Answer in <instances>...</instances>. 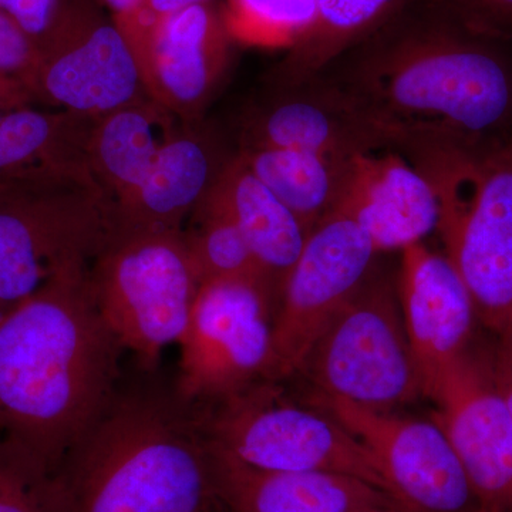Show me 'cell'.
Returning a JSON list of instances; mask_svg holds the SVG:
<instances>
[{"instance_id": "484cf974", "label": "cell", "mask_w": 512, "mask_h": 512, "mask_svg": "<svg viewBox=\"0 0 512 512\" xmlns=\"http://www.w3.org/2000/svg\"><path fill=\"white\" fill-rule=\"evenodd\" d=\"M316 13V0H227L222 6L234 42L271 49H291L312 28Z\"/></svg>"}, {"instance_id": "5b68a950", "label": "cell", "mask_w": 512, "mask_h": 512, "mask_svg": "<svg viewBox=\"0 0 512 512\" xmlns=\"http://www.w3.org/2000/svg\"><path fill=\"white\" fill-rule=\"evenodd\" d=\"M117 234L114 201L73 178L0 183V305L92 269Z\"/></svg>"}, {"instance_id": "1f68e13d", "label": "cell", "mask_w": 512, "mask_h": 512, "mask_svg": "<svg viewBox=\"0 0 512 512\" xmlns=\"http://www.w3.org/2000/svg\"><path fill=\"white\" fill-rule=\"evenodd\" d=\"M205 2H211V0H143L141 5L126 18L113 20L114 22H124V20L150 22V20L164 18V16L173 15L180 10Z\"/></svg>"}, {"instance_id": "f1b7e54d", "label": "cell", "mask_w": 512, "mask_h": 512, "mask_svg": "<svg viewBox=\"0 0 512 512\" xmlns=\"http://www.w3.org/2000/svg\"><path fill=\"white\" fill-rule=\"evenodd\" d=\"M69 5V0H0V13L39 46L59 25Z\"/></svg>"}, {"instance_id": "52a82bcc", "label": "cell", "mask_w": 512, "mask_h": 512, "mask_svg": "<svg viewBox=\"0 0 512 512\" xmlns=\"http://www.w3.org/2000/svg\"><path fill=\"white\" fill-rule=\"evenodd\" d=\"M97 311L138 367L156 370L187 328L201 286L183 229L117 232L89 274Z\"/></svg>"}, {"instance_id": "6da1fadb", "label": "cell", "mask_w": 512, "mask_h": 512, "mask_svg": "<svg viewBox=\"0 0 512 512\" xmlns=\"http://www.w3.org/2000/svg\"><path fill=\"white\" fill-rule=\"evenodd\" d=\"M315 77L403 156L512 144V37L478 28L447 0H407Z\"/></svg>"}, {"instance_id": "e575fe53", "label": "cell", "mask_w": 512, "mask_h": 512, "mask_svg": "<svg viewBox=\"0 0 512 512\" xmlns=\"http://www.w3.org/2000/svg\"><path fill=\"white\" fill-rule=\"evenodd\" d=\"M5 312H6V309H5V308H3V306H2V305H0V318H2L3 313H5Z\"/></svg>"}, {"instance_id": "f546056e", "label": "cell", "mask_w": 512, "mask_h": 512, "mask_svg": "<svg viewBox=\"0 0 512 512\" xmlns=\"http://www.w3.org/2000/svg\"><path fill=\"white\" fill-rule=\"evenodd\" d=\"M478 28L512 37V0H447Z\"/></svg>"}, {"instance_id": "603a6c76", "label": "cell", "mask_w": 512, "mask_h": 512, "mask_svg": "<svg viewBox=\"0 0 512 512\" xmlns=\"http://www.w3.org/2000/svg\"><path fill=\"white\" fill-rule=\"evenodd\" d=\"M238 156L306 231L311 232L335 211L349 160L279 148L238 150Z\"/></svg>"}, {"instance_id": "d4e9b609", "label": "cell", "mask_w": 512, "mask_h": 512, "mask_svg": "<svg viewBox=\"0 0 512 512\" xmlns=\"http://www.w3.org/2000/svg\"><path fill=\"white\" fill-rule=\"evenodd\" d=\"M187 222L183 237L201 284L210 279L249 278L271 289L241 229L222 208L204 198Z\"/></svg>"}, {"instance_id": "cb8c5ba5", "label": "cell", "mask_w": 512, "mask_h": 512, "mask_svg": "<svg viewBox=\"0 0 512 512\" xmlns=\"http://www.w3.org/2000/svg\"><path fill=\"white\" fill-rule=\"evenodd\" d=\"M407 0H316V20L288 49L269 79L298 83L322 72L342 53L392 18Z\"/></svg>"}, {"instance_id": "4dcf8cb0", "label": "cell", "mask_w": 512, "mask_h": 512, "mask_svg": "<svg viewBox=\"0 0 512 512\" xmlns=\"http://www.w3.org/2000/svg\"><path fill=\"white\" fill-rule=\"evenodd\" d=\"M487 362L512 420V339H495Z\"/></svg>"}, {"instance_id": "9a60e30c", "label": "cell", "mask_w": 512, "mask_h": 512, "mask_svg": "<svg viewBox=\"0 0 512 512\" xmlns=\"http://www.w3.org/2000/svg\"><path fill=\"white\" fill-rule=\"evenodd\" d=\"M268 84L244 114L239 150L279 148L338 161L392 150L356 107L320 77L298 83L268 79Z\"/></svg>"}, {"instance_id": "9c48e42d", "label": "cell", "mask_w": 512, "mask_h": 512, "mask_svg": "<svg viewBox=\"0 0 512 512\" xmlns=\"http://www.w3.org/2000/svg\"><path fill=\"white\" fill-rule=\"evenodd\" d=\"M276 301L262 281L202 282L178 340L175 392L190 404L221 399L268 379Z\"/></svg>"}, {"instance_id": "2e32d148", "label": "cell", "mask_w": 512, "mask_h": 512, "mask_svg": "<svg viewBox=\"0 0 512 512\" xmlns=\"http://www.w3.org/2000/svg\"><path fill=\"white\" fill-rule=\"evenodd\" d=\"M397 293L424 397L470 349L477 315L463 279L446 254L423 242L402 251Z\"/></svg>"}, {"instance_id": "8fae6325", "label": "cell", "mask_w": 512, "mask_h": 512, "mask_svg": "<svg viewBox=\"0 0 512 512\" xmlns=\"http://www.w3.org/2000/svg\"><path fill=\"white\" fill-rule=\"evenodd\" d=\"M37 47L33 100L97 120L150 99L126 36L113 18L87 3L70 2L59 25Z\"/></svg>"}, {"instance_id": "277c9868", "label": "cell", "mask_w": 512, "mask_h": 512, "mask_svg": "<svg viewBox=\"0 0 512 512\" xmlns=\"http://www.w3.org/2000/svg\"><path fill=\"white\" fill-rule=\"evenodd\" d=\"M440 204L437 231L477 319L512 339V144L485 154L433 150L407 157Z\"/></svg>"}, {"instance_id": "7a4b0ae2", "label": "cell", "mask_w": 512, "mask_h": 512, "mask_svg": "<svg viewBox=\"0 0 512 512\" xmlns=\"http://www.w3.org/2000/svg\"><path fill=\"white\" fill-rule=\"evenodd\" d=\"M89 274L53 279L0 318V439L53 473L124 376Z\"/></svg>"}, {"instance_id": "4316f807", "label": "cell", "mask_w": 512, "mask_h": 512, "mask_svg": "<svg viewBox=\"0 0 512 512\" xmlns=\"http://www.w3.org/2000/svg\"><path fill=\"white\" fill-rule=\"evenodd\" d=\"M0 512H63L53 471L22 447L3 439Z\"/></svg>"}, {"instance_id": "44dd1931", "label": "cell", "mask_w": 512, "mask_h": 512, "mask_svg": "<svg viewBox=\"0 0 512 512\" xmlns=\"http://www.w3.org/2000/svg\"><path fill=\"white\" fill-rule=\"evenodd\" d=\"M207 200L241 229L278 306L286 279L302 254L309 232L238 156L232 157Z\"/></svg>"}, {"instance_id": "ac0fdd59", "label": "cell", "mask_w": 512, "mask_h": 512, "mask_svg": "<svg viewBox=\"0 0 512 512\" xmlns=\"http://www.w3.org/2000/svg\"><path fill=\"white\" fill-rule=\"evenodd\" d=\"M232 157L200 120L181 121L143 183L114 204L117 232L181 231Z\"/></svg>"}, {"instance_id": "7402d4cb", "label": "cell", "mask_w": 512, "mask_h": 512, "mask_svg": "<svg viewBox=\"0 0 512 512\" xmlns=\"http://www.w3.org/2000/svg\"><path fill=\"white\" fill-rule=\"evenodd\" d=\"M181 121L151 99L94 121L87 161L94 181L114 204L143 183Z\"/></svg>"}, {"instance_id": "83f0119b", "label": "cell", "mask_w": 512, "mask_h": 512, "mask_svg": "<svg viewBox=\"0 0 512 512\" xmlns=\"http://www.w3.org/2000/svg\"><path fill=\"white\" fill-rule=\"evenodd\" d=\"M39 47L12 20L0 13V106L15 109L33 100L30 80Z\"/></svg>"}, {"instance_id": "5bb4252c", "label": "cell", "mask_w": 512, "mask_h": 512, "mask_svg": "<svg viewBox=\"0 0 512 512\" xmlns=\"http://www.w3.org/2000/svg\"><path fill=\"white\" fill-rule=\"evenodd\" d=\"M431 419L456 451L483 512H512V420L487 356L468 349L440 377Z\"/></svg>"}, {"instance_id": "4fadbf2b", "label": "cell", "mask_w": 512, "mask_h": 512, "mask_svg": "<svg viewBox=\"0 0 512 512\" xmlns=\"http://www.w3.org/2000/svg\"><path fill=\"white\" fill-rule=\"evenodd\" d=\"M116 23L147 96L177 119L200 120L227 73L234 43L221 6L211 0L150 22Z\"/></svg>"}, {"instance_id": "ffe728a7", "label": "cell", "mask_w": 512, "mask_h": 512, "mask_svg": "<svg viewBox=\"0 0 512 512\" xmlns=\"http://www.w3.org/2000/svg\"><path fill=\"white\" fill-rule=\"evenodd\" d=\"M94 121L63 110L0 106V183L73 178L99 185L87 161Z\"/></svg>"}, {"instance_id": "d6986e66", "label": "cell", "mask_w": 512, "mask_h": 512, "mask_svg": "<svg viewBox=\"0 0 512 512\" xmlns=\"http://www.w3.org/2000/svg\"><path fill=\"white\" fill-rule=\"evenodd\" d=\"M211 461L225 512H373L403 507L382 488L348 474L261 470L214 448Z\"/></svg>"}, {"instance_id": "ba28073f", "label": "cell", "mask_w": 512, "mask_h": 512, "mask_svg": "<svg viewBox=\"0 0 512 512\" xmlns=\"http://www.w3.org/2000/svg\"><path fill=\"white\" fill-rule=\"evenodd\" d=\"M299 373L311 380L313 396L376 412H392L424 397L397 281L373 266L316 340Z\"/></svg>"}, {"instance_id": "836d02e7", "label": "cell", "mask_w": 512, "mask_h": 512, "mask_svg": "<svg viewBox=\"0 0 512 512\" xmlns=\"http://www.w3.org/2000/svg\"><path fill=\"white\" fill-rule=\"evenodd\" d=\"M373 512H412V511L406 510V508H403V507H396V508H387V510H379V511H373Z\"/></svg>"}, {"instance_id": "30bf717a", "label": "cell", "mask_w": 512, "mask_h": 512, "mask_svg": "<svg viewBox=\"0 0 512 512\" xmlns=\"http://www.w3.org/2000/svg\"><path fill=\"white\" fill-rule=\"evenodd\" d=\"M377 254L365 231L339 212L309 232L276 306L268 379L282 382L299 373L323 330L372 271Z\"/></svg>"}, {"instance_id": "3957f363", "label": "cell", "mask_w": 512, "mask_h": 512, "mask_svg": "<svg viewBox=\"0 0 512 512\" xmlns=\"http://www.w3.org/2000/svg\"><path fill=\"white\" fill-rule=\"evenodd\" d=\"M138 370L53 473L63 512H225L194 404Z\"/></svg>"}, {"instance_id": "e0dca14e", "label": "cell", "mask_w": 512, "mask_h": 512, "mask_svg": "<svg viewBox=\"0 0 512 512\" xmlns=\"http://www.w3.org/2000/svg\"><path fill=\"white\" fill-rule=\"evenodd\" d=\"M333 212L356 222L377 252L403 251L420 244L440 221L433 185L396 150L350 158Z\"/></svg>"}, {"instance_id": "7c38bea8", "label": "cell", "mask_w": 512, "mask_h": 512, "mask_svg": "<svg viewBox=\"0 0 512 512\" xmlns=\"http://www.w3.org/2000/svg\"><path fill=\"white\" fill-rule=\"evenodd\" d=\"M311 402L372 451L390 493L406 510L483 512L460 458L433 419L376 412L329 397L313 396Z\"/></svg>"}, {"instance_id": "8992f818", "label": "cell", "mask_w": 512, "mask_h": 512, "mask_svg": "<svg viewBox=\"0 0 512 512\" xmlns=\"http://www.w3.org/2000/svg\"><path fill=\"white\" fill-rule=\"evenodd\" d=\"M282 387L279 380L262 379L194 404L210 447L261 470L348 474L392 495L362 441L318 407L292 402Z\"/></svg>"}, {"instance_id": "d6a6232c", "label": "cell", "mask_w": 512, "mask_h": 512, "mask_svg": "<svg viewBox=\"0 0 512 512\" xmlns=\"http://www.w3.org/2000/svg\"><path fill=\"white\" fill-rule=\"evenodd\" d=\"M111 12L114 20L126 18L141 5L143 0H101Z\"/></svg>"}]
</instances>
